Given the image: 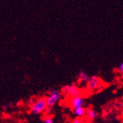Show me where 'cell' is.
<instances>
[{
	"mask_svg": "<svg viewBox=\"0 0 123 123\" xmlns=\"http://www.w3.org/2000/svg\"><path fill=\"white\" fill-rule=\"evenodd\" d=\"M47 103L45 97H40L32 103L30 108V112L32 114H39L45 111L47 108Z\"/></svg>",
	"mask_w": 123,
	"mask_h": 123,
	"instance_id": "1",
	"label": "cell"
},
{
	"mask_svg": "<svg viewBox=\"0 0 123 123\" xmlns=\"http://www.w3.org/2000/svg\"><path fill=\"white\" fill-rule=\"evenodd\" d=\"M62 97V93L58 89H52L49 92V95L46 98L47 105L49 108L53 107Z\"/></svg>",
	"mask_w": 123,
	"mask_h": 123,
	"instance_id": "2",
	"label": "cell"
},
{
	"mask_svg": "<svg viewBox=\"0 0 123 123\" xmlns=\"http://www.w3.org/2000/svg\"><path fill=\"white\" fill-rule=\"evenodd\" d=\"M87 86L89 90L95 91L101 86V80L97 76H92L89 77L87 82Z\"/></svg>",
	"mask_w": 123,
	"mask_h": 123,
	"instance_id": "3",
	"label": "cell"
},
{
	"mask_svg": "<svg viewBox=\"0 0 123 123\" xmlns=\"http://www.w3.org/2000/svg\"><path fill=\"white\" fill-rule=\"evenodd\" d=\"M84 103H85V99L82 96L70 98V105L74 110L77 108L83 107Z\"/></svg>",
	"mask_w": 123,
	"mask_h": 123,
	"instance_id": "4",
	"label": "cell"
},
{
	"mask_svg": "<svg viewBox=\"0 0 123 123\" xmlns=\"http://www.w3.org/2000/svg\"><path fill=\"white\" fill-rule=\"evenodd\" d=\"M66 94H68V96L70 98L75 97H79L81 96V90L80 88H78L75 85H72L69 87V89Z\"/></svg>",
	"mask_w": 123,
	"mask_h": 123,
	"instance_id": "5",
	"label": "cell"
},
{
	"mask_svg": "<svg viewBox=\"0 0 123 123\" xmlns=\"http://www.w3.org/2000/svg\"><path fill=\"white\" fill-rule=\"evenodd\" d=\"M86 116L88 119L94 120L97 117L98 114L96 112V111L94 110L93 108H88L86 111Z\"/></svg>",
	"mask_w": 123,
	"mask_h": 123,
	"instance_id": "6",
	"label": "cell"
},
{
	"mask_svg": "<svg viewBox=\"0 0 123 123\" xmlns=\"http://www.w3.org/2000/svg\"><path fill=\"white\" fill-rule=\"evenodd\" d=\"M86 108L84 107H80L74 110V114L77 117V118H82L86 115Z\"/></svg>",
	"mask_w": 123,
	"mask_h": 123,
	"instance_id": "7",
	"label": "cell"
},
{
	"mask_svg": "<svg viewBox=\"0 0 123 123\" xmlns=\"http://www.w3.org/2000/svg\"><path fill=\"white\" fill-rule=\"evenodd\" d=\"M78 77H79L80 80L83 83H87L89 79V76L84 71H80V72L78 73Z\"/></svg>",
	"mask_w": 123,
	"mask_h": 123,
	"instance_id": "8",
	"label": "cell"
},
{
	"mask_svg": "<svg viewBox=\"0 0 123 123\" xmlns=\"http://www.w3.org/2000/svg\"><path fill=\"white\" fill-rule=\"evenodd\" d=\"M43 123H53L52 117H47L43 119Z\"/></svg>",
	"mask_w": 123,
	"mask_h": 123,
	"instance_id": "9",
	"label": "cell"
},
{
	"mask_svg": "<svg viewBox=\"0 0 123 123\" xmlns=\"http://www.w3.org/2000/svg\"><path fill=\"white\" fill-rule=\"evenodd\" d=\"M69 87H70V85H66L65 86H63V89H62L63 93L67 94V92H68L69 89Z\"/></svg>",
	"mask_w": 123,
	"mask_h": 123,
	"instance_id": "10",
	"label": "cell"
},
{
	"mask_svg": "<svg viewBox=\"0 0 123 123\" xmlns=\"http://www.w3.org/2000/svg\"><path fill=\"white\" fill-rule=\"evenodd\" d=\"M117 71H118L119 73H120L121 74H123V62L118 66Z\"/></svg>",
	"mask_w": 123,
	"mask_h": 123,
	"instance_id": "11",
	"label": "cell"
},
{
	"mask_svg": "<svg viewBox=\"0 0 123 123\" xmlns=\"http://www.w3.org/2000/svg\"><path fill=\"white\" fill-rule=\"evenodd\" d=\"M72 123H83V121L80 118H76L72 122Z\"/></svg>",
	"mask_w": 123,
	"mask_h": 123,
	"instance_id": "12",
	"label": "cell"
},
{
	"mask_svg": "<svg viewBox=\"0 0 123 123\" xmlns=\"http://www.w3.org/2000/svg\"><path fill=\"white\" fill-rule=\"evenodd\" d=\"M50 110H51V108H49V107H47V108H46V111H47V112H48V111H50Z\"/></svg>",
	"mask_w": 123,
	"mask_h": 123,
	"instance_id": "13",
	"label": "cell"
}]
</instances>
